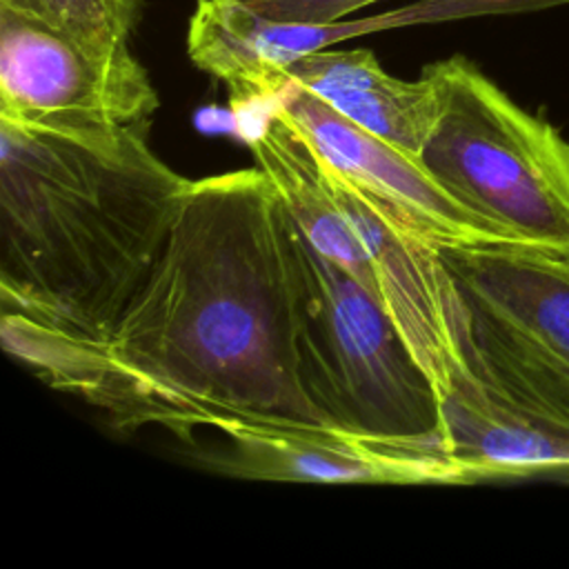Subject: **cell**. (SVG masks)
<instances>
[{"label": "cell", "instance_id": "6da1fadb", "mask_svg": "<svg viewBox=\"0 0 569 569\" xmlns=\"http://www.w3.org/2000/svg\"><path fill=\"white\" fill-rule=\"evenodd\" d=\"M302 280L300 233L258 167L193 180L116 327L58 389L187 445L236 425L331 429L300 378Z\"/></svg>", "mask_w": 569, "mask_h": 569}, {"label": "cell", "instance_id": "7a4b0ae2", "mask_svg": "<svg viewBox=\"0 0 569 569\" xmlns=\"http://www.w3.org/2000/svg\"><path fill=\"white\" fill-rule=\"evenodd\" d=\"M149 122L69 133L0 118V336L56 387L153 267L191 189Z\"/></svg>", "mask_w": 569, "mask_h": 569}, {"label": "cell", "instance_id": "3957f363", "mask_svg": "<svg viewBox=\"0 0 569 569\" xmlns=\"http://www.w3.org/2000/svg\"><path fill=\"white\" fill-rule=\"evenodd\" d=\"M300 251V378L322 420L373 449L453 465L438 389L378 298L302 233Z\"/></svg>", "mask_w": 569, "mask_h": 569}, {"label": "cell", "instance_id": "277c9868", "mask_svg": "<svg viewBox=\"0 0 569 569\" xmlns=\"http://www.w3.org/2000/svg\"><path fill=\"white\" fill-rule=\"evenodd\" d=\"M440 113L420 160L520 247L569 253V142L465 56L429 62Z\"/></svg>", "mask_w": 569, "mask_h": 569}, {"label": "cell", "instance_id": "5b68a950", "mask_svg": "<svg viewBox=\"0 0 569 569\" xmlns=\"http://www.w3.org/2000/svg\"><path fill=\"white\" fill-rule=\"evenodd\" d=\"M160 96L127 49H91L0 7V118L69 133L149 122Z\"/></svg>", "mask_w": 569, "mask_h": 569}, {"label": "cell", "instance_id": "8992f818", "mask_svg": "<svg viewBox=\"0 0 569 569\" xmlns=\"http://www.w3.org/2000/svg\"><path fill=\"white\" fill-rule=\"evenodd\" d=\"M327 180L365 247L378 302L442 398L451 380L467 367L471 347L469 309L451 271L438 249L402 231L365 189L329 160Z\"/></svg>", "mask_w": 569, "mask_h": 569}, {"label": "cell", "instance_id": "52a82bcc", "mask_svg": "<svg viewBox=\"0 0 569 569\" xmlns=\"http://www.w3.org/2000/svg\"><path fill=\"white\" fill-rule=\"evenodd\" d=\"M471 327L569 400V253L520 244L442 249Z\"/></svg>", "mask_w": 569, "mask_h": 569}, {"label": "cell", "instance_id": "ba28073f", "mask_svg": "<svg viewBox=\"0 0 569 569\" xmlns=\"http://www.w3.org/2000/svg\"><path fill=\"white\" fill-rule=\"evenodd\" d=\"M273 107L300 127L338 171L365 189L413 238L438 251L516 244L460 204L420 156L400 151L360 129L313 93L287 87Z\"/></svg>", "mask_w": 569, "mask_h": 569}, {"label": "cell", "instance_id": "9c48e42d", "mask_svg": "<svg viewBox=\"0 0 569 569\" xmlns=\"http://www.w3.org/2000/svg\"><path fill=\"white\" fill-rule=\"evenodd\" d=\"M198 462L240 480L313 485H462L453 465L380 451L336 429L236 425Z\"/></svg>", "mask_w": 569, "mask_h": 569}, {"label": "cell", "instance_id": "30bf717a", "mask_svg": "<svg viewBox=\"0 0 569 569\" xmlns=\"http://www.w3.org/2000/svg\"><path fill=\"white\" fill-rule=\"evenodd\" d=\"M287 87H300L333 111L398 147L422 156L436 127L440 100L433 80L387 73L369 49H316L287 67Z\"/></svg>", "mask_w": 569, "mask_h": 569}, {"label": "cell", "instance_id": "8fae6325", "mask_svg": "<svg viewBox=\"0 0 569 569\" xmlns=\"http://www.w3.org/2000/svg\"><path fill=\"white\" fill-rule=\"evenodd\" d=\"M244 138L302 238L376 296L365 247L331 193L327 160L313 140L276 107Z\"/></svg>", "mask_w": 569, "mask_h": 569}, {"label": "cell", "instance_id": "7c38bea8", "mask_svg": "<svg viewBox=\"0 0 569 569\" xmlns=\"http://www.w3.org/2000/svg\"><path fill=\"white\" fill-rule=\"evenodd\" d=\"M147 0H0L2 9L38 20L91 49H127Z\"/></svg>", "mask_w": 569, "mask_h": 569}, {"label": "cell", "instance_id": "4fadbf2b", "mask_svg": "<svg viewBox=\"0 0 569 569\" xmlns=\"http://www.w3.org/2000/svg\"><path fill=\"white\" fill-rule=\"evenodd\" d=\"M260 16L280 22L331 24L382 0H247Z\"/></svg>", "mask_w": 569, "mask_h": 569}, {"label": "cell", "instance_id": "5bb4252c", "mask_svg": "<svg viewBox=\"0 0 569 569\" xmlns=\"http://www.w3.org/2000/svg\"><path fill=\"white\" fill-rule=\"evenodd\" d=\"M462 18L471 16H491V13H520V11H538L553 9L560 4H569V0H458Z\"/></svg>", "mask_w": 569, "mask_h": 569}]
</instances>
